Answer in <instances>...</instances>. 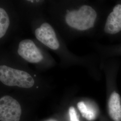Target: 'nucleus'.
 Instances as JSON below:
<instances>
[{
  "mask_svg": "<svg viewBox=\"0 0 121 121\" xmlns=\"http://www.w3.org/2000/svg\"><path fill=\"white\" fill-rule=\"evenodd\" d=\"M97 14L91 6L84 5L78 10H72L67 13L65 21L70 27L78 30H87L92 27Z\"/></svg>",
  "mask_w": 121,
  "mask_h": 121,
  "instance_id": "obj_1",
  "label": "nucleus"
},
{
  "mask_svg": "<svg viewBox=\"0 0 121 121\" xmlns=\"http://www.w3.org/2000/svg\"><path fill=\"white\" fill-rule=\"evenodd\" d=\"M0 81L8 86L29 88L34 84V79L24 71L12 68L5 65L0 66Z\"/></svg>",
  "mask_w": 121,
  "mask_h": 121,
  "instance_id": "obj_2",
  "label": "nucleus"
},
{
  "mask_svg": "<svg viewBox=\"0 0 121 121\" xmlns=\"http://www.w3.org/2000/svg\"><path fill=\"white\" fill-rule=\"evenodd\" d=\"M22 113L20 104L9 95L0 99V120L1 121H19Z\"/></svg>",
  "mask_w": 121,
  "mask_h": 121,
  "instance_id": "obj_3",
  "label": "nucleus"
},
{
  "mask_svg": "<svg viewBox=\"0 0 121 121\" xmlns=\"http://www.w3.org/2000/svg\"><path fill=\"white\" fill-rule=\"evenodd\" d=\"M17 53L23 59L30 63H38L43 58L40 50L32 40L29 39H24L19 43Z\"/></svg>",
  "mask_w": 121,
  "mask_h": 121,
  "instance_id": "obj_4",
  "label": "nucleus"
},
{
  "mask_svg": "<svg viewBox=\"0 0 121 121\" xmlns=\"http://www.w3.org/2000/svg\"><path fill=\"white\" fill-rule=\"evenodd\" d=\"M35 34L37 39L48 48L53 50H56L59 48L60 44L55 30L48 23H43L36 29Z\"/></svg>",
  "mask_w": 121,
  "mask_h": 121,
  "instance_id": "obj_5",
  "label": "nucleus"
},
{
  "mask_svg": "<svg viewBox=\"0 0 121 121\" xmlns=\"http://www.w3.org/2000/svg\"><path fill=\"white\" fill-rule=\"evenodd\" d=\"M121 30V4H117L107 19L104 27L105 32L115 34Z\"/></svg>",
  "mask_w": 121,
  "mask_h": 121,
  "instance_id": "obj_6",
  "label": "nucleus"
},
{
  "mask_svg": "<svg viewBox=\"0 0 121 121\" xmlns=\"http://www.w3.org/2000/svg\"><path fill=\"white\" fill-rule=\"evenodd\" d=\"M108 112L114 121H121V100L120 95L113 92L110 95L108 104Z\"/></svg>",
  "mask_w": 121,
  "mask_h": 121,
  "instance_id": "obj_7",
  "label": "nucleus"
},
{
  "mask_svg": "<svg viewBox=\"0 0 121 121\" xmlns=\"http://www.w3.org/2000/svg\"><path fill=\"white\" fill-rule=\"evenodd\" d=\"M78 108L82 115L88 121L95 119L96 117L95 110L91 106H88L83 102H79L77 104Z\"/></svg>",
  "mask_w": 121,
  "mask_h": 121,
  "instance_id": "obj_8",
  "label": "nucleus"
},
{
  "mask_svg": "<svg viewBox=\"0 0 121 121\" xmlns=\"http://www.w3.org/2000/svg\"><path fill=\"white\" fill-rule=\"evenodd\" d=\"M9 25V19L8 14L4 9L0 8V38L5 34Z\"/></svg>",
  "mask_w": 121,
  "mask_h": 121,
  "instance_id": "obj_9",
  "label": "nucleus"
},
{
  "mask_svg": "<svg viewBox=\"0 0 121 121\" xmlns=\"http://www.w3.org/2000/svg\"><path fill=\"white\" fill-rule=\"evenodd\" d=\"M69 121H80L78 117L75 109L73 107H70L69 110Z\"/></svg>",
  "mask_w": 121,
  "mask_h": 121,
  "instance_id": "obj_10",
  "label": "nucleus"
},
{
  "mask_svg": "<svg viewBox=\"0 0 121 121\" xmlns=\"http://www.w3.org/2000/svg\"><path fill=\"white\" fill-rule=\"evenodd\" d=\"M57 121L56 120H55V119H49V120H47V121Z\"/></svg>",
  "mask_w": 121,
  "mask_h": 121,
  "instance_id": "obj_11",
  "label": "nucleus"
}]
</instances>
